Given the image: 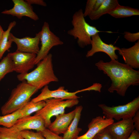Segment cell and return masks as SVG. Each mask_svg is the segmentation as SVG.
Listing matches in <instances>:
<instances>
[{"label": "cell", "instance_id": "obj_1", "mask_svg": "<svg viewBox=\"0 0 139 139\" xmlns=\"http://www.w3.org/2000/svg\"><path fill=\"white\" fill-rule=\"evenodd\" d=\"M95 65L110 79L112 83L108 89L110 92L115 91L119 95L124 97L129 87L139 84V71L117 60L111 59L109 62H105L101 60Z\"/></svg>", "mask_w": 139, "mask_h": 139}, {"label": "cell", "instance_id": "obj_2", "mask_svg": "<svg viewBox=\"0 0 139 139\" xmlns=\"http://www.w3.org/2000/svg\"><path fill=\"white\" fill-rule=\"evenodd\" d=\"M52 55L50 53L37 64L33 70L29 73L20 74L17 75L18 80L25 81L38 90L52 82H57L58 79L55 74L52 63Z\"/></svg>", "mask_w": 139, "mask_h": 139}, {"label": "cell", "instance_id": "obj_3", "mask_svg": "<svg viewBox=\"0 0 139 139\" xmlns=\"http://www.w3.org/2000/svg\"><path fill=\"white\" fill-rule=\"evenodd\" d=\"M71 23L73 28L68 31L67 34L75 39H77L78 45L82 48L91 44V37L95 34L101 32H112L109 31H100L95 27L90 25L86 21L82 9L74 14Z\"/></svg>", "mask_w": 139, "mask_h": 139}, {"label": "cell", "instance_id": "obj_4", "mask_svg": "<svg viewBox=\"0 0 139 139\" xmlns=\"http://www.w3.org/2000/svg\"><path fill=\"white\" fill-rule=\"evenodd\" d=\"M13 89L7 101L1 108L2 115L11 113L21 109L29 101L31 97L38 91L35 87L25 80Z\"/></svg>", "mask_w": 139, "mask_h": 139}, {"label": "cell", "instance_id": "obj_5", "mask_svg": "<svg viewBox=\"0 0 139 139\" xmlns=\"http://www.w3.org/2000/svg\"><path fill=\"white\" fill-rule=\"evenodd\" d=\"M44 101L46 102L45 106L35 115L42 118L46 128H48L51 123L50 119L52 116L64 113L66 108L72 107L79 102L78 99L64 101L60 99L51 98Z\"/></svg>", "mask_w": 139, "mask_h": 139}, {"label": "cell", "instance_id": "obj_6", "mask_svg": "<svg viewBox=\"0 0 139 139\" xmlns=\"http://www.w3.org/2000/svg\"><path fill=\"white\" fill-rule=\"evenodd\" d=\"M103 114L108 118L121 119L132 118L139 109V96L126 104L117 106L110 107L104 104L98 105Z\"/></svg>", "mask_w": 139, "mask_h": 139}, {"label": "cell", "instance_id": "obj_7", "mask_svg": "<svg viewBox=\"0 0 139 139\" xmlns=\"http://www.w3.org/2000/svg\"><path fill=\"white\" fill-rule=\"evenodd\" d=\"M40 31L41 46L36 55L35 65L38 64L48 55L52 47L64 44L60 38L50 30L47 22H44Z\"/></svg>", "mask_w": 139, "mask_h": 139}, {"label": "cell", "instance_id": "obj_8", "mask_svg": "<svg viewBox=\"0 0 139 139\" xmlns=\"http://www.w3.org/2000/svg\"><path fill=\"white\" fill-rule=\"evenodd\" d=\"M8 54L13 62L14 71L19 74L28 73L35 65L36 54L17 50Z\"/></svg>", "mask_w": 139, "mask_h": 139}, {"label": "cell", "instance_id": "obj_9", "mask_svg": "<svg viewBox=\"0 0 139 139\" xmlns=\"http://www.w3.org/2000/svg\"><path fill=\"white\" fill-rule=\"evenodd\" d=\"M86 91H89L88 88L70 92L68 90H65L63 86H60L57 89L51 90L49 89L48 86L47 85L44 87L41 93L36 97L32 99L31 101L37 102L51 98L60 99L63 100L78 99L80 97L76 94Z\"/></svg>", "mask_w": 139, "mask_h": 139}, {"label": "cell", "instance_id": "obj_10", "mask_svg": "<svg viewBox=\"0 0 139 139\" xmlns=\"http://www.w3.org/2000/svg\"><path fill=\"white\" fill-rule=\"evenodd\" d=\"M132 118L114 122L106 128L114 139H127L135 129Z\"/></svg>", "mask_w": 139, "mask_h": 139}, {"label": "cell", "instance_id": "obj_11", "mask_svg": "<svg viewBox=\"0 0 139 139\" xmlns=\"http://www.w3.org/2000/svg\"><path fill=\"white\" fill-rule=\"evenodd\" d=\"M41 31L36 34L33 38L27 37L22 38H19L10 33V37L13 42L16 45V50L37 55L39 50V45L40 41Z\"/></svg>", "mask_w": 139, "mask_h": 139}, {"label": "cell", "instance_id": "obj_12", "mask_svg": "<svg viewBox=\"0 0 139 139\" xmlns=\"http://www.w3.org/2000/svg\"><path fill=\"white\" fill-rule=\"evenodd\" d=\"M91 44L92 47L88 51L86 57H91L97 52H102L108 55L111 59L117 60L118 56L116 54L115 51L119 50L120 48L112 44H107L103 42L98 33L92 36Z\"/></svg>", "mask_w": 139, "mask_h": 139}, {"label": "cell", "instance_id": "obj_13", "mask_svg": "<svg viewBox=\"0 0 139 139\" xmlns=\"http://www.w3.org/2000/svg\"><path fill=\"white\" fill-rule=\"evenodd\" d=\"M12 1L14 4L13 7L3 11L1 13L15 16L19 19L25 16L34 21L39 19L38 16L33 11L32 6L25 1L13 0Z\"/></svg>", "mask_w": 139, "mask_h": 139}, {"label": "cell", "instance_id": "obj_14", "mask_svg": "<svg viewBox=\"0 0 139 139\" xmlns=\"http://www.w3.org/2000/svg\"><path fill=\"white\" fill-rule=\"evenodd\" d=\"M11 128L20 132L25 130L33 129L40 132L46 128L43 119L40 116L36 115L18 119L14 125Z\"/></svg>", "mask_w": 139, "mask_h": 139}, {"label": "cell", "instance_id": "obj_15", "mask_svg": "<svg viewBox=\"0 0 139 139\" xmlns=\"http://www.w3.org/2000/svg\"><path fill=\"white\" fill-rule=\"evenodd\" d=\"M114 122L113 119L108 118L105 116H97L93 118L88 124L87 132L76 139H92L99 131Z\"/></svg>", "mask_w": 139, "mask_h": 139}, {"label": "cell", "instance_id": "obj_16", "mask_svg": "<svg viewBox=\"0 0 139 139\" xmlns=\"http://www.w3.org/2000/svg\"><path fill=\"white\" fill-rule=\"evenodd\" d=\"M75 109L67 114L64 113L57 115L55 120L51 123L48 128L53 133L58 135L64 134L74 118Z\"/></svg>", "mask_w": 139, "mask_h": 139}, {"label": "cell", "instance_id": "obj_17", "mask_svg": "<svg viewBox=\"0 0 139 139\" xmlns=\"http://www.w3.org/2000/svg\"><path fill=\"white\" fill-rule=\"evenodd\" d=\"M118 51L125 64L133 68H139V40L132 46L120 48Z\"/></svg>", "mask_w": 139, "mask_h": 139}, {"label": "cell", "instance_id": "obj_18", "mask_svg": "<svg viewBox=\"0 0 139 139\" xmlns=\"http://www.w3.org/2000/svg\"><path fill=\"white\" fill-rule=\"evenodd\" d=\"M83 108L81 105L77 106L75 109V114L74 117L67 130L63 134V139H76L79 136L80 133L82 130L78 126Z\"/></svg>", "mask_w": 139, "mask_h": 139}, {"label": "cell", "instance_id": "obj_19", "mask_svg": "<svg viewBox=\"0 0 139 139\" xmlns=\"http://www.w3.org/2000/svg\"><path fill=\"white\" fill-rule=\"evenodd\" d=\"M117 0H105L96 10L91 12L88 15L91 20H97L103 15L108 14L119 5Z\"/></svg>", "mask_w": 139, "mask_h": 139}, {"label": "cell", "instance_id": "obj_20", "mask_svg": "<svg viewBox=\"0 0 139 139\" xmlns=\"http://www.w3.org/2000/svg\"><path fill=\"white\" fill-rule=\"evenodd\" d=\"M108 14L115 18H125L139 15V10L138 9L119 5Z\"/></svg>", "mask_w": 139, "mask_h": 139}, {"label": "cell", "instance_id": "obj_21", "mask_svg": "<svg viewBox=\"0 0 139 139\" xmlns=\"http://www.w3.org/2000/svg\"><path fill=\"white\" fill-rule=\"evenodd\" d=\"M16 24L13 21L9 24L7 30L4 31L0 41V60L1 59L5 52L11 47L13 42L11 41L10 34V31Z\"/></svg>", "mask_w": 139, "mask_h": 139}, {"label": "cell", "instance_id": "obj_22", "mask_svg": "<svg viewBox=\"0 0 139 139\" xmlns=\"http://www.w3.org/2000/svg\"><path fill=\"white\" fill-rule=\"evenodd\" d=\"M46 104L44 100L37 102L32 101L28 102L25 105L20 109V118L30 116L32 113L37 112L44 107Z\"/></svg>", "mask_w": 139, "mask_h": 139}, {"label": "cell", "instance_id": "obj_23", "mask_svg": "<svg viewBox=\"0 0 139 139\" xmlns=\"http://www.w3.org/2000/svg\"><path fill=\"white\" fill-rule=\"evenodd\" d=\"M20 117V109L10 114L0 116V125L7 128H11Z\"/></svg>", "mask_w": 139, "mask_h": 139}, {"label": "cell", "instance_id": "obj_24", "mask_svg": "<svg viewBox=\"0 0 139 139\" xmlns=\"http://www.w3.org/2000/svg\"><path fill=\"white\" fill-rule=\"evenodd\" d=\"M13 71V62L8 54L0 62V81L7 74Z\"/></svg>", "mask_w": 139, "mask_h": 139}, {"label": "cell", "instance_id": "obj_25", "mask_svg": "<svg viewBox=\"0 0 139 139\" xmlns=\"http://www.w3.org/2000/svg\"><path fill=\"white\" fill-rule=\"evenodd\" d=\"M1 139H24L20 132L15 130L11 128L0 127Z\"/></svg>", "mask_w": 139, "mask_h": 139}, {"label": "cell", "instance_id": "obj_26", "mask_svg": "<svg viewBox=\"0 0 139 139\" xmlns=\"http://www.w3.org/2000/svg\"><path fill=\"white\" fill-rule=\"evenodd\" d=\"M105 0H88L87 1L84 11V16H88L92 11L97 10Z\"/></svg>", "mask_w": 139, "mask_h": 139}, {"label": "cell", "instance_id": "obj_27", "mask_svg": "<svg viewBox=\"0 0 139 139\" xmlns=\"http://www.w3.org/2000/svg\"><path fill=\"white\" fill-rule=\"evenodd\" d=\"M24 139H46L40 132H35L30 130H25L20 132Z\"/></svg>", "mask_w": 139, "mask_h": 139}, {"label": "cell", "instance_id": "obj_28", "mask_svg": "<svg viewBox=\"0 0 139 139\" xmlns=\"http://www.w3.org/2000/svg\"><path fill=\"white\" fill-rule=\"evenodd\" d=\"M40 133L46 139H63V137L52 132L48 128H46Z\"/></svg>", "mask_w": 139, "mask_h": 139}, {"label": "cell", "instance_id": "obj_29", "mask_svg": "<svg viewBox=\"0 0 139 139\" xmlns=\"http://www.w3.org/2000/svg\"><path fill=\"white\" fill-rule=\"evenodd\" d=\"M92 139H114L109 132L106 127L98 133Z\"/></svg>", "mask_w": 139, "mask_h": 139}, {"label": "cell", "instance_id": "obj_30", "mask_svg": "<svg viewBox=\"0 0 139 139\" xmlns=\"http://www.w3.org/2000/svg\"><path fill=\"white\" fill-rule=\"evenodd\" d=\"M124 37L129 42H134L139 40V32L132 33L128 31H125L124 32Z\"/></svg>", "mask_w": 139, "mask_h": 139}, {"label": "cell", "instance_id": "obj_31", "mask_svg": "<svg viewBox=\"0 0 139 139\" xmlns=\"http://www.w3.org/2000/svg\"><path fill=\"white\" fill-rule=\"evenodd\" d=\"M135 128L139 132V111L138 110L134 116L132 118Z\"/></svg>", "mask_w": 139, "mask_h": 139}, {"label": "cell", "instance_id": "obj_32", "mask_svg": "<svg viewBox=\"0 0 139 139\" xmlns=\"http://www.w3.org/2000/svg\"><path fill=\"white\" fill-rule=\"evenodd\" d=\"M29 4H35L43 6H47L46 3L43 0H25Z\"/></svg>", "mask_w": 139, "mask_h": 139}, {"label": "cell", "instance_id": "obj_33", "mask_svg": "<svg viewBox=\"0 0 139 139\" xmlns=\"http://www.w3.org/2000/svg\"><path fill=\"white\" fill-rule=\"evenodd\" d=\"M127 139H139V132L135 129Z\"/></svg>", "mask_w": 139, "mask_h": 139}, {"label": "cell", "instance_id": "obj_34", "mask_svg": "<svg viewBox=\"0 0 139 139\" xmlns=\"http://www.w3.org/2000/svg\"><path fill=\"white\" fill-rule=\"evenodd\" d=\"M4 31L3 30L2 27L0 25V41L1 39Z\"/></svg>", "mask_w": 139, "mask_h": 139}, {"label": "cell", "instance_id": "obj_35", "mask_svg": "<svg viewBox=\"0 0 139 139\" xmlns=\"http://www.w3.org/2000/svg\"><path fill=\"white\" fill-rule=\"evenodd\" d=\"M0 139H1L0 138Z\"/></svg>", "mask_w": 139, "mask_h": 139}]
</instances>
